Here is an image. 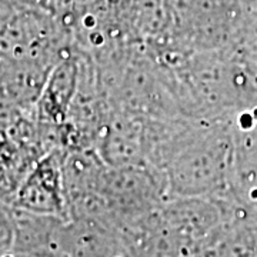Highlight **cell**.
<instances>
[{
  "label": "cell",
  "mask_w": 257,
  "mask_h": 257,
  "mask_svg": "<svg viewBox=\"0 0 257 257\" xmlns=\"http://www.w3.org/2000/svg\"><path fill=\"white\" fill-rule=\"evenodd\" d=\"M63 166L56 153L45 157L20 187V207L43 213H60L63 209Z\"/></svg>",
  "instance_id": "cell-2"
},
{
  "label": "cell",
  "mask_w": 257,
  "mask_h": 257,
  "mask_svg": "<svg viewBox=\"0 0 257 257\" xmlns=\"http://www.w3.org/2000/svg\"><path fill=\"white\" fill-rule=\"evenodd\" d=\"M230 147L224 133L207 135L180 147L169 169L172 190L183 196L220 190L230 173Z\"/></svg>",
  "instance_id": "cell-1"
},
{
  "label": "cell",
  "mask_w": 257,
  "mask_h": 257,
  "mask_svg": "<svg viewBox=\"0 0 257 257\" xmlns=\"http://www.w3.org/2000/svg\"><path fill=\"white\" fill-rule=\"evenodd\" d=\"M77 69L73 62H64L52 73L42 96L40 111L47 121H62L76 89Z\"/></svg>",
  "instance_id": "cell-3"
}]
</instances>
